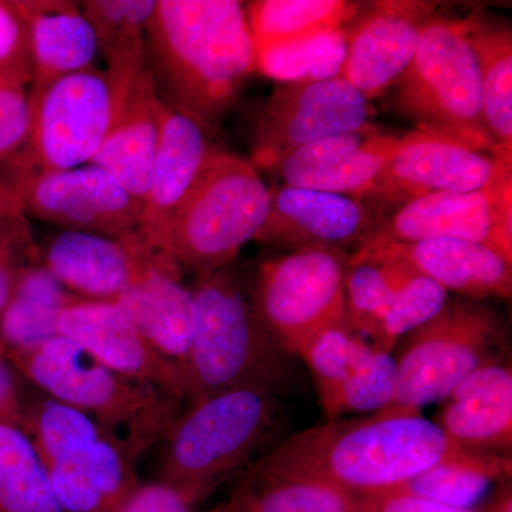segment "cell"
Wrapping results in <instances>:
<instances>
[{
  "label": "cell",
  "mask_w": 512,
  "mask_h": 512,
  "mask_svg": "<svg viewBox=\"0 0 512 512\" xmlns=\"http://www.w3.org/2000/svg\"><path fill=\"white\" fill-rule=\"evenodd\" d=\"M461 448L419 410L387 407L298 431L256 467L359 497L393 490Z\"/></svg>",
  "instance_id": "1"
},
{
  "label": "cell",
  "mask_w": 512,
  "mask_h": 512,
  "mask_svg": "<svg viewBox=\"0 0 512 512\" xmlns=\"http://www.w3.org/2000/svg\"><path fill=\"white\" fill-rule=\"evenodd\" d=\"M147 67L168 106L208 127L255 72L247 12L235 0H156L146 30Z\"/></svg>",
  "instance_id": "2"
},
{
  "label": "cell",
  "mask_w": 512,
  "mask_h": 512,
  "mask_svg": "<svg viewBox=\"0 0 512 512\" xmlns=\"http://www.w3.org/2000/svg\"><path fill=\"white\" fill-rule=\"evenodd\" d=\"M191 291L195 329L181 369L185 403L239 387L275 396L291 389L293 356L269 335L231 269L198 275Z\"/></svg>",
  "instance_id": "3"
},
{
  "label": "cell",
  "mask_w": 512,
  "mask_h": 512,
  "mask_svg": "<svg viewBox=\"0 0 512 512\" xmlns=\"http://www.w3.org/2000/svg\"><path fill=\"white\" fill-rule=\"evenodd\" d=\"M5 356L43 394L89 414L136 458L163 440L181 414L180 400L110 369L62 335Z\"/></svg>",
  "instance_id": "4"
},
{
  "label": "cell",
  "mask_w": 512,
  "mask_h": 512,
  "mask_svg": "<svg viewBox=\"0 0 512 512\" xmlns=\"http://www.w3.org/2000/svg\"><path fill=\"white\" fill-rule=\"evenodd\" d=\"M275 394L239 387L188 404L164 441L158 480L188 504L201 503L242 470L279 427Z\"/></svg>",
  "instance_id": "5"
},
{
  "label": "cell",
  "mask_w": 512,
  "mask_h": 512,
  "mask_svg": "<svg viewBox=\"0 0 512 512\" xmlns=\"http://www.w3.org/2000/svg\"><path fill=\"white\" fill-rule=\"evenodd\" d=\"M269 204L271 188L254 165L215 151L175 212L168 238L171 258L181 271L197 275L228 268L261 231Z\"/></svg>",
  "instance_id": "6"
},
{
  "label": "cell",
  "mask_w": 512,
  "mask_h": 512,
  "mask_svg": "<svg viewBox=\"0 0 512 512\" xmlns=\"http://www.w3.org/2000/svg\"><path fill=\"white\" fill-rule=\"evenodd\" d=\"M393 106L417 130L484 153H504L485 127L480 77L464 19L427 22L412 62L394 82Z\"/></svg>",
  "instance_id": "7"
},
{
  "label": "cell",
  "mask_w": 512,
  "mask_h": 512,
  "mask_svg": "<svg viewBox=\"0 0 512 512\" xmlns=\"http://www.w3.org/2000/svg\"><path fill=\"white\" fill-rule=\"evenodd\" d=\"M134 77L90 67L43 89H29L32 133L10 175L13 187L35 175L89 164L119 120Z\"/></svg>",
  "instance_id": "8"
},
{
  "label": "cell",
  "mask_w": 512,
  "mask_h": 512,
  "mask_svg": "<svg viewBox=\"0 0 512 512\" xmlns=\"http://www.w3.org/2000/svg\"><path fill=\"white\" fill-rule=\"evenodd\" d=\"M396 357V393L390 407L419 410L444 400L461 380L497 365L507 352L498 313L481 301H447L439 313L407 333Z\"/></svg>",
  "instance_id": "9"
},
{
  "label": "cell",
  "mask_w": 512,
  "mask_h": 512,
  "mask_svg": "<svg viewBox=\"0 0 512 512\" xmlns=\"http://www.w3.org/2000/svg\"><path fill=\"white\" fill-rule=\"evenodd\" d=\"M349 255L338 248H303L259 266L252 295L269 335L299 357L323 333L349 329Z\"/></svg>",
  "instance_id": "10"
},
{
  "label": "cell",
  "mask_w": 512,
  "mask_h": 512,
  "mask_svg": "<svg viewBox=\"0 0 512 512\" xmlns=\"http://www.w3.org/2000/svg\"><path fill=\"white\" fill-rule=\"evenodd\" d=\"M370 101L342 77L276 83L259 111L251 163L272 173L293 151L369 124Z\"/></svg>",
  "instance_id": "11"
},
{
  "label": "cell",
  "mask_w": 512,
  "mask_h": 512,
  "mask_svg": "<svg viewBox=\"0 0 512 512\" xmlns=\"http://www.w3.org/2000/svg\"><path fill=\"white\" fill-rule=\"evenodd\" d=\"M430 239L477 242L512 262V173L483 190L436 192L404 202L357 249Z\"/></svg>",
  "instance_id": "12"
},
{
  "label": "cell",
  "mask_w": 512,
  "mask_h": 512,
  "mask_svg": "<svg viewBox=\"0 0 512 512\" xmlns=\"http://www.w3.org/2000/svg\"><path fill=\"white\" fill-rule=\"evenodd\" d=\"M23 212L66 231L144 244L141 204L109 173L92 164L40 174L15 185Z\"/></svg>",
  "instance_id": "13"
},
{
  "label": "cell",
  "mask_w": 512,
  "mask_h": 512,
  "mask_svg": "<svg viewBox=\"0 0 512 512\" xmlns=\"http://www.w3.org/2000/svg\"><path fill=\"white\" fill-rule=\"evenodd\" d=\"M512 171V156L490 154L426 131L397 137L372 195L404 202L436 192L483 190Z\"/></svg>",
  "instance_id": "14"
},
{
  "label": "cell",
  "mask_w": 512,
  "mask_h": 512,
  "mask_svg": "<svg viewBox=\"0 0 512 512\" xmlns=\"http://www.w3.org/2000/svg\"><path fill=\"white\" fill-rule=\"evenodd\" d=\"M326 419L387 409L396 393V360L349 329L323 333L302 353Z\"/></svg>",
  "instance_id": "15"
},
{
  "label": "cell",
  "mask_w": 512,
  "mask_h": 512,
  "mask_svg": "<svg viewBox=\"0 0 512 512\" xmlns=\"http://www.w3.org/2000/svg\"><path fill=\"white\" fill-rule=\"evenodd\" d=\"M434 9L436 3L419 0L373 2L355 28H346L348 47L340 77L367 101L382 96L412 62Z\"/></svg>",
  "instance_id": "16"
},
{
  "label": "cell",
  "mask_w": 512,
  "mask_h": 512,
  "mask_svg": "<svg viewBox=\"0 0 512 512\" xmlns=\"http://www.w3.org/2000/svg\"><path fill=\"white\" fill-rule=\"evenodd\" d=\"M372 211L357 198L309 188H271L268 217L254 241L288 249L359 247L375 229Z\"/></svg>",
  "instance_id": "17"
},
{
  "label": "cell",
  "mask_w": 512,
  "mask_h": 512,
  "mask_svg": "<svg viewBox=\"0 0 512 512\" xmlns=\"http://www.w3.org/2000/svg\"><path fill=\"white\" fill-rule=\"evenodd\" d=\"M362 262H394L426 276L447 292L473 301L510 298L512 262L477 242L430 239L413 244H386L359 248L349 255V266Z\"/></svg>",
  "instance_id": "18"
},
{
  "label": "cell",
  "mask_w": 512,
  "mask_h": 512,
  "mask_svg": "<svg viewBox=\"0 0 512 512\" xmlns=\"http://www.w3.org/2000/svg\"><path fill=\"white\" fill-rule=\"evenodd\" d=\"M397 137L369 123L293 151L272 173L288 187L359 198L372 195Z\"/></svg>",
  "instance_id": "19"
},
{
  "label": "cell",
  "mask_w": 512,
  "mask_h": 512,
  "mask_svg": "<svg viewBox=\"0 0 512 512\" xmlns=\"http://www.w3.org/2000/svg\"><path fill=\"white\" fill-rule=\"evenodd\" d=\"M59 335L121 375L154 384L184 402L180 367L147 342L116 302L73 303L60 318Z\"/></svg>",
  "instance_id": "20"
},
{
  "label": "cell",
  "mask_w": 512,
  "mask_h": 512,
  "mask_svg": "<svg viewBox=\"0 0 512 512\" xmlns=\"http://www.w3.org/2000/svg\"><path fill=\"white\" fill-rule=\"evenodd\" d=\"M217 150L207 124L167 104L150 187L141 207V237L154 254L173 259L168 238L175 212Z\"/></svg>",
  "instance_id": "21"
},
{
  "label": "cell",
  "mask_w": 512,
  "mask_h": 512,
  "mask_svg": "<svg viewBox=\"0 0 512 512\" xmlns=\"http://www.w3.org/2000/svg\"><path fill=\"white\" fill-rule=\"evenodd\" d=\"M173 261L146 245L128 244L89 232L66 231L47 242L40 262L83 301H116L151 265Z\"/></svg>",
  "instance_id": "22"
},
{
  "label": "cell",
  "mask_w": 512,
  "mask_h": 512,
  "mask_svg": "<svg viewBox=\"0 0 512 512\" xmlns=\"http://www.w3.org/2000/svg\"><path fill=\"white\" fill-rule=\"evenodd\" d=\"M165 111L167 104L146 64L130 84L119 120L89 163L109 173L141 207L150 187Z\"/></svg>",
  "instance_id": "23"
},
{
  "label": "cell",
  "mask_w": 512,
  "mask_h": 512,
  "mask_svg": "<svg viewBox=\"0 0 512 512\" xmlns=\"http://www.w3.org/2000/svg\"><path fill=\"white\" fill-rule=\"evenodd\" d=\"M434 423L448 439L478 453L510 454L512 372L510 365L481 367L454 387Z\"/></svg>",
  "instance_id": "24"
},
{
  "label": "cell",
  "mask_w": 512,
  "mask_h": 512,
  "mask_svg": "<svg viewBox=\"0 0 512 512\" xmlns=\"http://www.w3.org/2000/svg\"><path fill=\"white\" fill-rule=\"evenodd\" d=\"M180 278L174 261L156 262L114 302L147 342L181 370L194 336L195 303Z\"/></svg>",
  "instance_id": "25"
},
{
  "label": "cell",
  "mask_w": 512,
  "mask_h": 512,
  "mask_svg": "<svg viewBox=\"0 0 512 512\" xmlns=\"http://www.w3.org/2000/svg\"><path fill=\"white\" fill-rule=\"evenodd\" d=\"M136 457L110 434L46 467L63 512H114L138 480Z\"/></svg>",
  "instance_id": "26"
},
{
  "label": "cell",
  "mask_w": 512,
  "mask_h": 512,
  "mask_svg": "<svg viewBox=\"0 0 512 512\" xmlns=\"http://www.w3.org/2000/svg\"><path fill=\"white\" fill-rule=\"evenodd\" d=\"M29 25L32 84L40 90L69 74L93 66L99 43L92 23L72 2H22Z\"/></svg>",
  "instance_id": "27"
},
{
  "label": "cell",
  "mask_w": 512,
  "mask_h": 512,
  "mask_svg": "<svg viewBox=\"0 0 512 512\" xmlns=\"http://www.w3.org/2000/svg\"><path fill=\"white\" fill-rule=\"evenodd\" d=\"M80 301L50 274L42 262L23 269L0 319L3 352L42 345L59 335L63 312Z\"/></svg>",
  "instance_id": "28"
},
{
  "label": "cell",
  "mask_w": 512,
  "mask_h": 512,
  "mask_svg": "<svg viewBox=\"0 0 512 512\" xmlns=\"http://www.w3.org/2000/svg\"><path fill=\"white\" fill-rule=\"evenodd\" d=\"M464 25L476 57L485 127L495 146L512 156V30L476 13Z\"/></svg>",
  "instance_id": "29"
},
{
  "label": "cell",
  "mask_w": 512,
  "mask_h": 512,
  "mask_svg": "<svg viewBox=\"0 0 512 512\" xmlns=\"http://www.w3.org/2000/svg\"><path fill=\"white\" fill-rule=\"evenodd\" d=\"M511 471L510 456L461 448L453 456L384 493L410 495L448 507L473 510L491 485L510 478Z\"/></svg>",
  "instance_id": "30"
},
{
  "label": "cell",
  "mask_w": 512,
  "mask_h": 512,
  "mask_svg": "<svg viewBox=\"0 0 512 512\" xmlns=\"http://www.w3.org/2000/svg\"><path fill=\"white\" fill-rule=\"evenodd\" d=\"M359 9L346 0H258L245 12L255 53L345 28Z\"/></svg>",
  "instance_id": "31"
},
{
  "label": "cell",
  "mask_w": 512,
  "mask_h": 512,
  "mask_svg": "<svg viewBox=\"0 0 512 512\" xmlns=\"http://www.w3.org/2000/svg\"><path fill=\"white\" fill-rule=\"evenodd\" d=\"M156 0H86L84 16L96 32L107 70L134 77L147 64V23Z\"/></svg>",
  "instance_id": "32"
},
{
  "label": "cell",
  "mask_w": 512,
  "mask_h": 512,
  "mask_svg": "<svg viewBox=\"0 0 512 512\" xmlns=\"http://www.w3.org/2000/svg\"><path fill=\"white\" fill-rule=\"evenodd\" d=\"M0 512H63L29 437L0 423Z\"/></svg>",
  "instance_id": "33"
},
{
  "label": "cell",
  "mask_w": 512,
  "mask_h": 512,
  "mask_svg": "<svg viewBox=\"0 0 512 512\" xmlns=\"http://www.w3.org/2000/svg\"><path fill=\"white\" fill-rule=\"evenodd\" d=\"M242 512H357L356 495L252 468L231 501Z\"/></svg>",
  "instance_id": "34"
},
{
  "label": "cell",
  "mask_w": 512,
  "mask_h": 512,
  "mask_svg": "<svg viewBox=\"0 0 512 512\" xmlns=\"http://www.w3.org/2000/svg\"><path fill=\"white\" fill-rule=\"evenodd\" d=\"M22 430L45 467L110 434L89 414L46 394L26 403Z\"/></svg>",
  "instance_id": "35"
},
{
  "label": "cell",
  "mask_w": 512,
  "mask_h": 512,
  "mask_svg": "<svg viewBox=\"0 0 512 512\" xmlns=\"http://www.w3.org/2000/svg\"><path fill=\"white\" fill-rule=\"evenodd\" d=\"M346 47V28L268 47L254 53L255 72L271 77L276 83L335 79L342 73Z\"/></svg>",
  "instance_id": "36"
},
{
  "label": "cell",
  "mask_w": 512,
  "mask_h": 512,
  "mask_svg": "<svg viewBox=\"0 0 512 512\" xmlns=\"http://www.w3.org/2000/svg\"><path fill=\"white\" fill-rule=\"evenodd\" d=\"M447 301L446 289L407 268L406 275L394 289L377 323L370 345L382 352L392 353L404 335L433 318Z\"/></svg>",
  "instance_id": "37"
},
{
  "label": "cell",
  "mask_w": 512,
  "mask_h": 512,
  "mask_svg": "<svg viewBox=\"0 0 512 512\" xmlns=\"http://www.w3.org/2000/svg\"><path fill=\"white\" fill-rule=\"evenodd\" d=\"M406 272V266L393 262H362L349 266L346 311L353 333L363 339L373 338L377 323Z\"/></svg>",
  "instance_id": "38"
},
{
  "label": "cell",
  "mask_w": 512,
  "mask_h": 512,
  "mask_svg": "<svg viewBox=\"0 0 512 512\" xmlns=\"http://www.w3.org/2000/svg\"><path fill=\"white\" fill-rule=\"evenodd\" d=\"M29 25L22 2H0V86L30 89Z\"/></svg>",
  "instance_id": "39"
},
{
  "label": "cell",
  "mask_w": 512,
  "mask_h": 512,
  "mask_svg": "<svg viewBox=\"0 0 512 512\" xmlns=\"http://www.w3.org/2000/svg\"><path fill=\"white\" fill-rule=\"evenodd\" d=\"M32 120L29 89L0 86V167L10 175L28 148Z\"/></svg>",
  "instance_id": "40"
},
{
  "label": "cell",
  "mask_w": 512,
  "mask_h": 512,
  "mask_svg": "<svg viewBox=\"0 0 512 512\" xmlns=\"http://www.w3.org/2000/svg\"><path fill=\"white\" fill-rule=\"evenodd\" d=\"M37 261L39 254L23 217L0 218V319L23 269Z\"/></svg>",
  "instance_id": "41"
},
{
  "label": "cell",
  "mask_w": 512,
  "mask_h": 512,
  "mask_svg": "<svg viewBox=\"0 0 512 512\" xmlns=\"http://www.w3.org/2000/svg\"><path fill=\"white\" fill-rule=\"evenodd\" d=\"M114 512H191V505L174 488L158 480L138 483Z\"/></svg>",
  "instance_id": "42"
},
{
  "label": "cell",
  "mask_w": 512,
  "mask_h": 512,
  "mask_svg": "<svg viewBox=\"0 0 512 512\" xmlns=\"http://www.w3.org/2000/svg\"><path fill=\"white\" fill-rule=\"evenodd\" d=\"M357 512H477L421 500L410 495L377 493L359 495Z\"/></svg>",
  "instance_id": "43"
},
{
  "label": "cell",
  "mask_w": 512,
  "mask_h": 512,
  "mask_svg": "<svg viewBox=\"0 0 512 512\" xmlns=\"http://www.w3.org/2000/svg\"><path fill=\"white\" fill-rule=\"evenodd\" d=\"M19 373L0 350V423L22 430L26 400L18 380Z\"/></svg>",
  "instance_id": "44"
},
{
  "label": "cell",
  "mask_w": 512,
  "mask_h": 512,
  "mask_svg": "<svg viewBox=\"0 0 512 512\" xmlns=\"http://www.w3.org/2000/svg\"><path fill=\"white\" fill-rule=\"evenodd\" d=\"M22 201L12 183L0 175V218L23 217Z\"/></svg>",
  "instance_id": "45"
},
{
  "label": "cell",
  "mask_w": 512,
  "mask_h": 512,
  "mask_svg": "<svg viewBox=\"0 0 512 512\" xmlns=\"http://www.w3.org/2000/svg\"><path fill=\"white\" fill-rule=\"evenodd\" d=\"M485 512H512V494L511 487H504L500 491Z\"/></svg>",
  "instance_id": "46"
},
{
  "label": "cell",
  "mask_w": 512,
  "mask_h": 512,
  "mask_svg": "<svg viewBox=\"0 0 512 512\" xmlns=\"http://www.w3.org/2000/svg\"><path fill=\"white\" fill-rule=\"evenodd\" d=\"M227 512H242L241 510H239V508L237 507V505L235 504H232V503H229L228 507H227Z\"/></svg>",
  "instance_id": "47"
},
{
  "label": "cell",
  "mask_w": 512,
  "mask_h": 512,
  "mask_svg": "<svg viewBox=\"0 0 512 512\" xmlns=\"http://www.w3.org/2000/svg\"><path fill=\"white\" fill-rule=\"evenodd\" d=\"M208 512H227V507H218V508H215V510L208 511Z\"/></svg>",
  "instance_id": "48"
}]
</instances>
